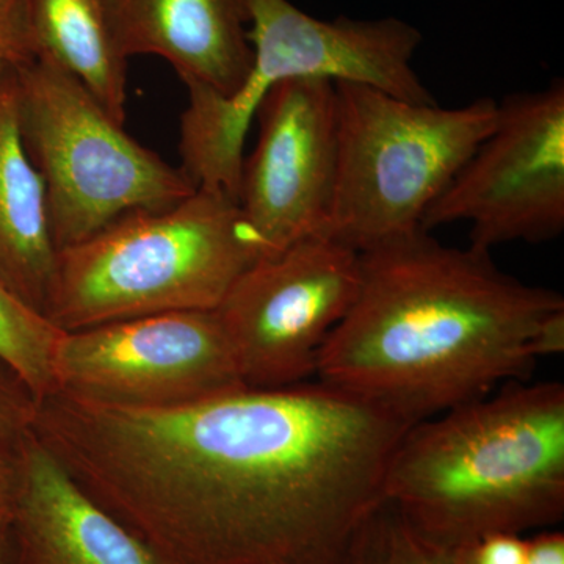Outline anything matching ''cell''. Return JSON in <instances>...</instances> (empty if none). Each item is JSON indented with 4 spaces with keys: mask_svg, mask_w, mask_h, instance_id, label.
<instances>
[{
    "mask_svg": "<svg viewBox=\"0 0 564 564\" xmlns=\"http://www.w3.org/2000/svg\"><path fill=\"white\" fill-rule=\"evenodd\" d=\"M414 423L306 381L170 410L52 392L32 433L159 564H344Z\"/></svg>",
    "mask_w": 564,
    "mask_h": 564,
    "instance_id": "6da1fadb",
    "label": "cell"
},
{
    "mask_svg": "<svg viewBox=\"0 0 564 564\" xmlns=\"http://www.w3.org/2000/svg\"><path fill=\"white\" fill-rule=\"evenodd\" d=\"M361 280L317 375L414 422L532 372L536 336L562 293L505 273L489 251L415 229L359 252Z\"/></svg>",
    "mask_w": 564,
    "mask_h": 564,
    "instance_id": "7a4b0ae2",
    "label": "cell"
},
{
    "mask_svg": "<svg viewBox=\"0 0 564 564\" xmlns=\"http://www.w3.org/2000/svg\"><path fill=\"white\" fill-rule=\"evenodd\" d=\"M384 500L415 532L459 551L564 518V386L524 384L414 423L386 469Z\"/></svg>",
    "mask_w": 564,
    "mask_h": 564,
    "instance_id": "3957f363",
    "label": "cell"
},
{
    "mask_svg": "<svg viewBox=\"0 0 564 564\" xmlns=\"http://www.w3.org/2000/svg\"><path fill=\"white\" fill-rule=\"evenodd\" d=\"M263 256L226 193L195 191L161 210L110 223L58 251L46 317L62 332L147 315L215 311Z\"/></svg>",
    "mask_w": 564,
    "mask_h": 564,
    "instance_id": "277c9868",
    "label": "cell"
},
{
    "mask_svg": "<svg viewBox=\"0 0 564 564\" xmlns=\"http://www.w3.org/2000/svg\"><path fill=\"white\" fill-rule=\"evenodd\" d=\"M336 180L325 236L358 252L421 229L434 199L492 131L497 101L444 109L336 80Z\"/></svg>",
    "mask_w": 564,
    "mask_h": 564,
    "instance_id": "5b68a950",
    "label": "cell"
},
{
    "mask_svg": "<svg viewBox=\"0 0 564 564\" xmlns=\"http://www.w3.org/2000/svg\"><path fill=\"white\" fill-rule=\"evenodd\" d=\"M11 77L22 143L43 177L58 251L124 215L166 209L196 191L61 66L35 57Z\"/></svg>",
    "mask_w": 564,
    "mask_h": 564,
    "instance_id": "8992f818",
    "label": "cell"
},
{
    "mask_svg": "<svg viewBox=\"0 0 564 564\" xmlns=\"http://www.w3.org/2000/svg\"><path fill=\"white\" fill-rule=\"evenodd\" d=\"M252 65L228 96L185 85L181 115V172L196 191L226 193L237 202L245 140L259 107L285 80H329L383 85L391 76L393 41L380 20L339 17L317 20L289 0H245Z\"/></svg>",
    "mask_w": 564,
    "mask_h": 564,
    "instance_id": "52a82bcc",
    "label": "cell"
},
{
    "mask_svg": "<svg viewBox=\"0 0 564 564\" xmlns=\"http://www.w3.org/2000/svg\"><path fill=\"white\" fill-rule=\"evenodd\" d=\"M470 223V245L543 243L564 231V84L514 93L422 218L423 231Z\"/></svg>",
    "mask_w": 564,
    "mask_h": 564,
    "instance_id": "ba28073f",
    "label": "cell"
},
{
    "mask_svg": "<svg viewBox=\"0 0 564 564\" xmlns=\"http://www.w3.org/2000/svg\"><path fill=\"white\" fill-rule=\"evenodd\" d=\"M359 280V252L323 234L245 270L215 310L243 384L306 383L329 334L355 303Z\"/></svg>",
    "mask_w": 564,
    "mask_h": 564,
    "instance_id": "9c48e42d",
    "label": "cell"
},
{
    "mask_svg": "<svg viewBox=\"0 0 564 564\" xmlns=\"http://www.w3.org/2000/svg\"><path fill=\"white\" fill-rule=\"evenodd\" d=\"M54 392L133 410L187 406L247 388L215 311H185L63 332Z\"/></svg>",
    "mask_w": 564,
    "mask_h": 564,
    "instance_id": "30bf717a",
    "label": "cell"
},
{
    "mask_svg": "<svg viewBox=\"0 0 564 564\" xmlns=\"http://www.w3.org/2000/svg\"><path fill=\"white\" fill-rule=\"evenodd\" d=\"M256 120L259 139L243 158L237 203L270 256L325 236L336 180V84L325 77L281 82Z\"/></svg>",
    "mask_w": 564,
    "mask_h": 564,
    "instance_id": "8fae6325",
    "label": "cell"
},
{
    "mask_svg": "<svg viewBox=\"0 0 564 564\" xmlns=\"http://www.w3.org/2000/svg\"><path fill=\"white\" fill-rule=\"evenodd\" d=\"M13 564H159L31 433L14 456Z\"/></svg>",
    "mask_w": 564,
    "mask_h": 564,
    "instance_id": "7c38bea8",
    "label": "cell"
},
{
    "mask_svg": "<svg viewBox=\"0 0 564 564\" xmlns=\"http://www.w3.org/2000/svg\"><path fill=\"white\" fill-rule=\"evenodd\" d=\"M126 57L158 55L184 85L231 95L252 65L245 0H106Z\"/></svg>",
    "mask_w": 564,
    "mask_h": 564,
    "instance_id": "4fadbf2b",
    "label": "cell"
},
{
    "mask_svg": "<svg viewBox=\"0 0 564 564\" xmlns=\"http://www.w3.org/2000/svg\"><path fill=\"white\" fill-rule=\"evenodd\" d=\"M11 70L0 88V276L46 315L58 250L43 177L22 143Z\"/></svg>",
    "mask_w": 564,
    "mask_h": 564,
    "instance_id": "5bb4252c",
    "label": "cell"
},
{
    "mask_svg": "<svg viewBox=\"0 0 564 564\" xmlns=\"http://www.w3.org/2000/svg\"><path fill=\"white\" fill-rule=\"evenodd\" d=\"M29 17L36 57L61 66L124 124L129 58L106 0H29Z\"/></svg>",
    "mask_w": 564,
    "mask_h": 564,
    "instance_id": "9a60e30c",
    "label": "cell"
},
{
    "mask_svg": "<svg viewBox=\"0 0 564 564\" xmlns=\"http://www.w3.org/2000/svg\"><path fill=\"white\" fill-rule=\"evenodd\" d=\"M62 333L0 276V362L28 386L36 402L55 391L52 364Z\"/></svg>",
    "mask_w": 564,
    "mask_h": 564,
    "instance_id": "2e32d148",
    "label": "cell"
},
{
    "mask_svg": "<svg viewBox=\"0 0 564 564\" xmlns=\"http://www.w3.org/2000/svg\"><path fill=\"white\" fill-rule=\"evenodd\" d=\"M344 564H463L458 551L425 540L384 500L352 538Z\"/></svg>",
    "mask_w": 564,
    "mask_h": 564,
    "instance_id": "e0dca14e",
    "label": "cell"
},
{
    "mask_svg": "<svg viewBox=\"0 0 564 564\" xmlns=\"http://www.w3.org/2000/svg\"><path fill=\"white\" fill-rule=\"evenodd\" d=\"M35 397L6 364L0 362V456L14 459L22 441L32 433Z\"/></svg>",
    "mask_w": 564,
    "mask_h": 564,
    "instance_id": "ac0fdd59",
    "label": "cell"
},
{
    "mask_svg": "<svg viewBox=\"0 0 564 564\" xmlns=\"http://www.w3.org/2000/svg\"><path fill=\"white\" fill-rule=\"evenodd\" d=\"M35 57L29 0H0V68L17 69Z\"/></svg>",
    "mask_w": 564,
    "mask_h": 564,
    "instance_id": "d6986e66",
    "label": "cell"
},
{
    "mask_svg": "<svg viewBox=\"0 0 564 564\" xmlns=\"http://www.w3.org/2000/svg\"><path fill=\"white\" fill-rule=\"evenodd\" d=\"M463 564H525L527 540L518 533H491L459 549Z\"/></svg>",
    "mask_w": 564,
    "mask_h": 564,
    "instance_id": "ffe728a7",
    "label": "cell"
},
{
    "mask_svg": "<svg viewBox=\"0 0 564 564\" xmlns=\"http://www.w3.org/2000/svg\"><path fill=\"white\" fill-rule=\"evenodd\" d=\"M525 564H564V533L544 530L527 540Z\"/></svg>",
    "mask_w": 564,
    "mask_h": 564,
    "instance_id": "44dd1931",
    "label": "cell"
},
{
    "mask_svg": "<svg viewBox=\"0 0 564 564\" xmlns=\"http://www.w3.org/2000/svg\"><path fill=\"white\" fill-rule=\"evenodd\" d=\"M536 350L540 358L558 355L564 350V310L544 322L536 336Z\"/></svg>",
    "mask_w": 564,
    "mask_h": 564,
    "instance_id": "7402d4cb",
    "label": "cell"
},
{
    "mask_svg": "<svg viewBox=\"0 0 564 564\" xmlns=\"http://www.w3.org/2000/svg\"><path fill=\"white\" fill-rule=\"evenodd\" d=\"M17 499V470L14 459L0 456V525H7Z\"/></svg>",
    "mask_w": 564,
    "mask_h": 564,
    "instance_id": "603a6c76",
    "label": "cell"
},
{
    "mask_svg": "<svg viewBox=\"0 0 564 564\" xmlns=\"http://www.w3.org/2000/svg\"><path fill=\"white\" fill-rule=\"evenodd\" d=\"M0 564H13L9 524L0 525Z\"/></svg>",
    "mask_w": 564,
    "mask_h": 564,
    "instance_id": "cb8c5ba5",
    "label": "cell"
},
{
    "mask_svg": "<svg viewBox=\"0 0 564 564\" xmlns=\"http://www.w3.org/2000/svg\"><path fill=\"white\" fill-rule=\"evenodd\" d=\"M10 70L11 69L0 68V88H2L3 82H6Z\"/></svg>",
    "mask_w": 564,
    "mask_h": 564,
    "instance_id": "d4e9b609",
    "label": "cell"
}]
</instances>
